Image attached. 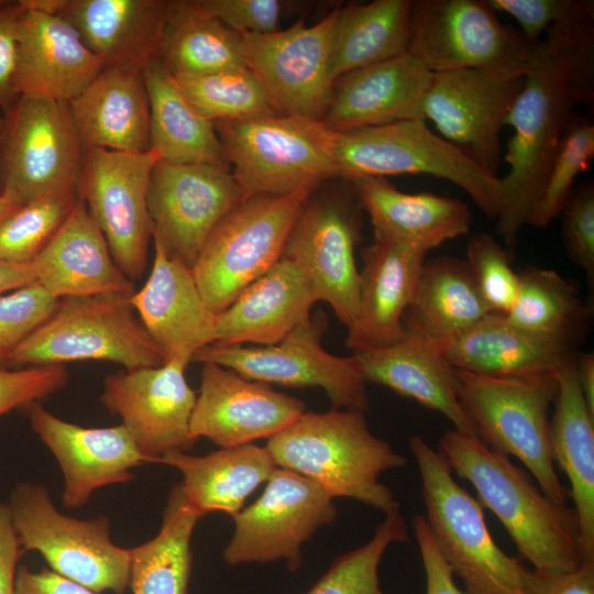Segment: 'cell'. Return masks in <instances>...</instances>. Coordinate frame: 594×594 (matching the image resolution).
I'll list each match as a JSON object with an SVG mask.
<instances>
[{
  "label": "cell",
  "instance_id": "6125c7cd",
  "mask_svg": "<svg viewBox=\"0 0 594 594\" xmlns=\"http://www.w3.org/2000/svg\"><path fill=\"white\" fill-rule=\"evenodd\" d=\"M2 120H3V116H2V110L0 109V130H1V125H2ZM2 193L1 190V184H0V194Z\"/></svg>",
  "mask_w": 594,
  "mask_h": 594
},
{
  "label": "cell",
  "instance_id": "6da1fadb",
  "mask_svg": "<svg viewBox=\"0 0 594 594\" xmlns=\"http://www.w3.org/2000/svg\"><path fill=\"white\" fill-rule=\"evenodd\" d=\"M594 98V12L553 23L536 44L506 120L514 129L499 178L497 232L513 248L574 119Z\"/></svg>",
  "mask_w": 594,
  "mask_h": 594
},
{
  "label": "cell",
  "instance_id": "8fae6325",
  "mask_svg": "<svg viewBox=\"0 0 594 594\" xmlns=\"http://www.w3.org/2000/svg\"><path fill=\"white\" fill-rule=\"evenodd\" d=\"M537 43L503 23L487 0H414L407 53L431 73L525 75Z\"/></svg>",
  "mask_w": 594,
  "mask_h": 594
},
{
  "label": "cell",
  "instance_id": "e0dca14e",
  "mask_svg": "<svg viewBox=\"0 0 594 594\" xmlns=\"http://www.w3.org/2000/svg\"><path fill=\"white\" fill-rule=\"evenodd\" d=\"M244 199L229 167L160 158L147 191L153 240L193 268L215 227Z\"/></svg>",
  "mask_w": 594,
  "mask_h": 594
},
{
  "label": "cell",
  "instance_id": "9c48e42d",
  "mask_svg": "<svg viewBox=\"0 0 594 594\" xmlns=\"http://www.w3.org/2000/svg\"><path fill=\"white\" fill-rule=\"evenodd\" d=\"M7 505L22 551L38 552L52 571L96 594H122L130 585L131 548L111 540L106 516L64 515L45 486L33 482L18 483Z\"/></svg>",
  "mask_w": 594,
  "mask_h": 594
},
{
  "label": "cell",
  "instance_id": "8992f818",
  "mask_svg": "<svg viewBox=\"0 0 594 594\" xmlns=\"http://www.w3.org/2000/svg\"><path fill=\"white\" fill-rule=\"evenodd\" d=\"M213 124L246 198L290 195L336 178L338 133L321 120L274 113Z\"/></svg>",
  "mask_w": 594,
  "mask_h": 594
},
{
  "label": "cell",
  "instance_id": "60d3db41",
  "mask_svg": "<svg viewBox=\"0 0 594 594\" xmlns=\"http://www.w3.org/2000/svg\"><path fill=\"white\" fill-rule=\"evenodd\" d=\"M518 277L516 299L503 317L524 331L575 348L587 312L574 282L536 266L520 270Z\"/></svg>",
  "mask_w": 594,
  "mask_h": 594
},
{
  "label": "cell",
  "instance_id": "74e56055",
  "mask_svg": "<svg viewBox=\"0 0 594 594\" xmlns=\"http://www.w3.org/2000/svg\"><path fill=\"white\" fill-rule=\"evenodd\" d=\"M413 0L350 2L336 10L330 76H340L407 53Z\"/></svg>",
  "mask_w": 594,
  "mask_h": 594
},
{
  "label": "cell",
  "instance_id": "30bf717a",
  "mask_svg": "<svg viewBox=\"0 0 594 594\" xmlns=\"http://www.w3.org/2000/svg\"><path fill=\"white\" fill-rule=\"evenodd\" d=\"M312 191L248 197L215 227L191 268L215 315L282 258L297 213Z\"/></svg>",
  "mask_w": 594,
  "mask_h": 594
},
{
  "label": "cell",
  "instance_id": "3957f363",
  "mask_svg": "<svg viewBox=\"0 0 594 594\" xmlns=\"http://www.w3.org/2000/svg\"><path fill=\"white\" fill-rule=\"evenodd\" d=\"M265 448L277 468L301 474L333 498H352L385 515L399 510L380 476L404 468L407 459L373 435L361 410L305 411Z\"/></svg>",
  "mask_w": 594,
  "mask_h": 594
},
{
  "label": "cell",
  "instance_id": "f1b7e54d",
  "mask_svg": "<svg viewBox=\"0 0 594 594\" xmlns=\"http://www.w3.org/2000/svg\"><path fill=\"white\" fill-rule=\"evenodd\" d=\"M170 1L61 0L57 13L107 65L143 68L160 58Z\"/></svg>",
  "mask_w": 594,
  "mask_h": 594
},
{
  "label": "cell",
  "instance_id": "4fadbf2b",
  "mask_svg": "<svg viewBox=\"0 0 594 594\" xmlns=\"http://www.w3.org/2000/svg\"><path fill=\"white\" fill-rule=\"evenodd\" d=\"M326 316H310L285 339L274 345L210 344L193 361L230 369L244 378L289 387H320L333 408L370 410L366 382L355 354L339 356L327 352L321 338Z\"/></svg>",
  "mask_w": 594,
  "mask_h": 594
},
{
  "label": "cell",
  "instance_id": "5b68a950",
  "mask_svg": "<svg viewBox=\"0 0 594 594\" xmlns=\"http://www.w3.org/2000/svg\"><path fill=\"white\" fill-rule=\"evenodd\" d=\"M557 372L502 377L454 369L458 398L476 436L518 459L544 494L566 503L568 491L557 475L549 441Z\"/></svg>",
  "mask_w": 594,
  "mask_h": 594
},
{
  "label": "cell",
  "instance_id": "7bdbcfd3",
  "mask_svg": "<svg viewBox=\"0 0 594 594\" xmlns=\"http://www.w3.org/2000/svg\"><path fill=\"white\" fill-rule=\"evenodd\" d=\"M408 539L399 510L385 515L372 538L339 556L306 594H387L380 585L382 558L391 544Z\"/></svg>",
  "mask_w": 594,
  "mask_h": 594
},
{
  "label": "cell",
  "instance_id": "7c38bea8",
  "mask_svg": "<svg viewBox=\"0 0 594 594\" xmlns=\"http://www.w3.org/2000/svg\"><path fill=\"white\" fill-rule=\"evenodd\" d=\"M84 154L68 102L20 96L0 130L1 190L21 205L54 191L78 194Z\"/></svg>",
  "mask_w": 594,
  "mask_h": 594
},
{
  "label": "cell",
  "instance_id": "d4e9b609",
  "mask_svg": "<svg viewBox=\"0 0 594 594\" xmlns=\"http://www.w3.org/2000/svg\"><path fill=\"white\" fill-rule=\"evenodd\" d=\"M432 73L410 54L349 72L333 81L321 119L336 133L407 120H425Z\"/></svg>",
  "mask_w": 594,
  "mask_h": 594
},
{
  "label": "cell",
  "instance_id": "484cf974",
  "mask_svg": "<svg viewBox=\"0 0 594 594\" xmlns=\"http://www.w3.org/2000/svg\"><path fill=\"white\" fill-rule=\"evenodd\" d=\"M358 309L345 345L353 353L388 346L404 336L409 307L426 254L399 242L375 238L362 253Z\"/></svg>",
  "mask_w": 594,
  "mask_h": 594
},
{
  "label": "cell",
  "instance_id": "91938a15",
  "mask_svg": "<svg viewBox=\"0 0 594 594\" xmlns=\"http://www.w3.org/2000/svg\"><path fill=\"white\" fill-rule=\"evenodd\" d=\"M575 370L579 386L588 409L594 414V355L592 352L578 353Z\"/></svg>",
  "mask_w": 594,
  "mask_h": 594
},
{
  "label": "cell",
  "instance_id": "816d5d0a",
  "mask_svg": "<svg viewBox=\"0 0 594 594\" xmlns=\"http://www.w3.org/2000/svg\"><path fill=\"white\" fill-rule=\"evenodd\" d=\"M198 1L209 14L239 34H268L278 31L284 7L278 0Z\"/></svg>",
  "mask_w": 594,
  "mask_h": 594
},
{
  "label": "cell",
  "instance_id": "ac0fdd59",
  "mask_svg": "<svg viewBox=\"0 0 594 594\" xmlns=\"http://www.w3.org/2000/svg\"><path fill=\"white\" fill-rule=\"evenodd\" d=\"M336 10L314 25L299 20L274 33L240 34L246 67L275 113L322 119L333 85L330 45Z\"/></svg>",
  "mask_w": 594,
  "mask_h": 594
},
{
  "label": "cell",
  "instance_id": "f35d334b",
  "mask_svg": "<svg viewBox=\"0 0 594 594\" xmlns=\"http://www.w3.org/2000/svg\"><path fill=\"white\" fill-rule=\"evenodd\" d=\"M160 61L173 76L248 68L240 34L209 14L198 0H172Z\"/></svg>",
  "mask_w": 594,
  "mask_h": 594
},
{
  "label": "cell",
  "instance_id": "11a10c76",
  "mask_svg": "<svg viewBox=\"0 0 594 594\" xmlns=\"http://www.w3.org/2000/svg\"><path fill=\"white\" fill-rule=\"evenodd\" d=\"M522 594H594V561L559 572L528 569Z\"/></svg>",
  "mask_w": 594,
  "mask_h": 594
},
{
  "label": "cell",
  "instance_id": "bcb514c9",
  "mask_svg": "<svg viewBox=\"0 0 594 594\" xmlns=\"http://www.w3.org/2000/svg\"><path fill=\"white\" fill-rule=\"evenodd\" d=\"M466 265L485 305L504 314L514 304L519 285L513 267V250L486 232L472 234L466 244Z\"/></svg>",
  "mask_w": 594,
  "mask_h": 594
},
{
  "label": "cell",
  "instance_id": "f5cc1de1",
  "mask_svg": "<svg viewBox=\"0 0 594 594\" xmlns=\"http://www.w3.org/2000/svg\"><path fill=\"white\" fill-rule=\"evenodd\" d=\"M24 10L20 1L0 0V109L6 112L19 98L14 90L18 24Z\"/></svg>",
  "mask_w": 594,
  "mask_h": 594
},
{
  "label": "cell",
  "instance_id": "f907efd6",
  "mask_svg": "<svg viewBox=\"0 0 594 594\" xmlns=\"http://www.w3.org/2000/svg\"><path fill=\"white\" fill-rule=\"evenodd\" d=\"M496 12L513 16L521 33L538 43L559 21L594 12L592 0H487Z\"/></svg>",
  "mask_w": 594,
  "mask_h": 594
},
{
  "label": "cell",
  "instance_id": "83f0119b",
  "mask_svg": "<svg viewBox=\"0 0 594 594\" xmlns=\"http://www.w3.org/2000/svg\"><path fill=\"white\" fill-rule=\"evenodd\" d=\"M301 271L282 257L216 317V345H274L310 317L317 302Z\"/></svg>",
  "mask_w": 594,
  "mask_h": 594
},
{
  "label": "cell",
  "instance_id": "7a4b0ae2",
  "mask_svg": "<svg viewBox=\"0 0 594 594\" xmlns=\"http://www.w3.org/2000/svg\"><path fill=\"white\" fill-rule=\"evenodd\" d=\"M438 452L472 484L481 505L498 518L534 569L559 572L582 563L574 509L544 494L507 455L457 429L440 437Z\"/></svg>",
  "mask_w": 594,
  "mask_h": 594
},
{
  "label": "cell",
  "instance_id": "5bb4252c",
  "mask_svg": "<svg viewBox=\"0 0 594 594\" xmlns=\"http://www.w3.org/2000/svg\"><path fill=\"white\" fill-rule=\"evenodd\" d=\"M262 495L232 516L234 532L222 552L229 565L283 560L289 571L301 564V544L338 510L334 498L309 479L276 468Z\"/></svg>",
  "mask_w": 594,
  "mask_h": 594
},
{
  "label": "cell",
  "instance_id": "52a82bcc",
  "mask_svg": "<svg viewBox=\"0 0 594 594\" xmlns=\"http://www.w3.org/2000/svg\"><path fill=\"white\" fill-rule=\"evenodd\" d=\"M131 296L102 293L61 298L18 348L12 367L108 361L125 370L157 367L164 356L138 317Z\"/></svg>",
  "mask_w": 594,
  "mask_h": 594
},
{
  "label": "cell",
  "instance_id": "db71d44e",
  "mask_svg": "<svg viewBox=\"0 0 594 594\" xmlns=\"http://www.w3.org/2000/svg\"><path fill=\"white\" fill-rule=\"evenodd\" d=\"M411 527L426 575V594H468L455 584L453 571L439 551L425 516L414 515Z\"/></svg>",
  "mask_w": 594,
  "mask_h": 594
},
{
  "label": "cell",
  "instance_id": "681fc988",
  "mask_svg": "<svg viewBox=\"0 0 594 594\" xmlns=\"http://www.w3.org/2000/svg\"><path fill=\"white\" fill-rule=\"evenodd\" d=\"M64 364L0 370V417L13 409L42 402L68 382Z\"/></svg>",
  "mask_w": 594,
  "mask_h": 594
},
{
  "label": "cell",
  "instance_id": "d6986e66",
  "mask_svg": "<svg viewBox=\"0 0 594 594\" xmlns=\"http://www.w3.org/2000/svg\"><path fill=\"white\" fill-rule=\"evenodd\" d=\"M524 76L483 69L432 73L424 118L432 121L441 138L464 151L486 174L498 177L501 133Z\"/></svg>",
  "mask_w": 594,
  "mask_h": 594
},
{
  "label": "cell",
  "instance_id": "f6af8a7d",
  "mask_svg": "<svg viewBox=\"0 0 594 594\" xmlns=\"http://www.w3.org/2000/svg\"><path fill=\"white\" fill-rule=\"evenodd\" d=\"M593 157L594 125L586 120L573 119L562 138L526 226L546 228L560 215L574 189L578 175L590 167Z\"/></svg>",
  "mask_w": 594,
  "mask_h": 594
},
{
  "label": "cell",
  "instance_id": "7402d4cb",
  "mask_svg": "<svg viewBox=\"0 0 594 594\" xmlns=\"http://www.w3.org/2000/svg\"><path fill=\"white\" fill-rule=\"evenodd\" d=\"M24 410L32 430L61 466L65 508L82 507L100 487L130 482L132 469L148 462L122 425L81 427L53 415L40 402Z\"/></svg>",
  "mask_w": 594,
  "mask_h": 594
},
{
  "label": "cell",
  "instance_id": "ee69618b",
  "mask_svg": "<svg viewBox=\"0 0 594 594\" xmlns=\"http://www.w3.org/2000/svg\"><path fill=\"white\" fill-rule=\"evenodd\" d=\"M78 198L75 191H54L12 211L0 221V260L30 264L56 233Z\"/></svg>",
  "mask_w": 594,
  "mask_h": 594
},
{
  "label": "cell",
  "instance_id": "44dd1931",
  "mask_svg": "<svg viewBox=\"0 0 594 594\" xmlns=\"http://www.w3.org/2000/svg\"><path fill=\"white\" fill-rule=\"evenodd\" d=\"M298 398L268 384L244 378L234 371L204 363L199 394L190 419V433L220 448L272 438L306 410Z\"/></svg>",
  "mask_w": 594,
  "mask_h": 594
},
{
  "label": "cell",
  "instance_id": "94428289",
  "mask_svg": "<svg viewBox=\"0 0 594 594\" xmlns=\"http://www.w3.org/2000/svg\"><path fill=\"white\" fill-rule=\"evenodd\" d=\"M21 204L18 199L8 191L0 194V221L9 216L12 211L19 208Z\"/></svg>",
  "mask_w": 594,
  "mask_h": 594
},
{
  "label": "cell",
  "instance_id": "4316f807",
  "mask_svg": "<svg viewBox=\"0 0 594 594\" xmlns=\"http://www.w3.org/2000/svg\"><path fill=\"white\" fill-rule=\"evenodd\" d=\"M30 264L35 280L56 299L102 293L133 295L136 290L116 264L105 235L80 198Z\"/></svg>",
  "mask_w": 594,
  "mask_h": 594
},
{
  "label": "cell",
  "instance_id": "ab89813d",
  "mask_svg": "<svg viewBox=\"0 0 594 594\" xmlns=\"http://www.w3.org/2000/svg\"><path fill=\"white\" fill-rule=\"evenodd\" d=\"M202 516L175 485L163 512L158 534L131 548L132 594H187L191 575V537Z\"/></svg>",
  "mask_w": 594,
  "mask_h": 594
},
{
  "label": "cell",
  "instance_id": "6f0895ef",
  "mask_svg": "<svg viewBox=\"0 0 594 594\" xmlns=\"http://www.w3.org/2000/svg\"><path fill=\"white\" fill-rule=\"evenodd\" d=\"M22 553L8 505L0 501V594H16V564Z\"/></svg>",
  "mask_w": 594,
  "mask_h": 594
},
{
  "label": "cell",
  "instance_id": "603a6c76",
  "mask_svg": "<svg viewBox=\"0 0 594 594\" xmlns=\"http://www.w3.org/2000/svg\"><path fill=\"white\" fill-rule=\"evenodd\" d=\"M154 241V261L131 304L165 363L188 365L201 349L215 343L216 317L205 302L193 270Z\"/></svg>",
  "mask_w": 594,
  "mask_h": 594
},
{
  "label": "cell",
  "instance_id": "b9f144b4",
  "mask_svg": "<svg viewBox=\"0 0 594 594\" xmlns=\"http://www.w3.org/2000/svg\"><path fill=\"white\" fill-rule=\"evenodd\" d=\"M174 77L188 101L211 122L275 113L249 68Z\"/></svg>",
  "mask_w": 594,
  "mask_h": 594
},
{
  "label": "cell",
  "instance_id": "8d00e7d4",
  "mask_svg": "<svg viewBox=\"0 0 594 594\" xmlns=\"http://www.w3.org/2000/svg\"><path fill=\"white\" fill-rule=\"evenodd\" d=\"M142 70L150 102L151 148L160 158L230 168L213 122L188 101L160 58L148 62Z\"/></svg>",
  "mask_w": 594,
  "mask_h": 594
},
{
  "label": "cell",
  "instance_id": "d590c367",
  "mask_svg": "<svg viewBox=\"0 0 594 594\" xmlns=\"http://www.w3.org/2000/svg\"><path fill=\"white\" fill-rule=\"evenodd\" d=\"M490 314L465 260L440 256L425 261L404 330L444 344Z\"/></svg>",
  "mask_w": 594,
  "mask_h": 594
},
{
  "label": "cell",
  "instance_id": "9f6ffc18",
  "mask_svg": "<svg viewBox=\"0 0 594 594\" xmlns=\"http://www.w3.org/2000/svg\"><path fill=\"white\" fill-rule=\"evenodd\" d=\"M16 594H96L47 569L31 571L21 565L15 575Z\"/></svg>",
  "mask_w": 594,
  "mask_h": 594
},
{
  "label": "cell",
  "instance_id": "2e32d148",
  "mask_svg": "<svg viewBox=\"0 0 594 594\" xmlns=\"http://www.w3.org/2000/svg\"><path fill=\"white\" fill-rule=\"evenodd\" d=\"M362 207L349 191L310 199L299 209L288 234L284 258L309 282L318 301H326L346 329L354 320L360 271L355 245L361 235Z\"/></svg>",
  "mask_w": 594,
  "mask_h": 594
},
{
  "label": "cell",
  "instance_id": "680465c9",
  "mask_svg": "<svg viewBox=\"0 0 594 594\" xmlns=\"http://www.w3.org/2000/svg\"><path fill=\"white\" fill-rule=\"evenodd\" d=\"M35 280L31 264H13L0 260V295Z\"/></svg>",
  "mask_w": 594,
  "mask_h": 594
},
{
  "label": "cell",
  "instance_id": "e575fe53",
  "mask_svg": "<svg viewBox=\"0 0 594 594\" xmlns=\"http://www.w3.org/2000/svg\"><path fill=\"white\" fill-rule=\"evenodd\" d=\"M156 462L180 472L185 499L202 517L211 512L234 516L277 468L265 447L251 443L221 448L200 457L172 451Z\"/></svg>",
  "mask_w": 594,
  "mask_h": 594
},
{
  "label": "cell",
  "instance_id": "836d02e7",
  "mask_svg": "<svg viewBox=\"0 0 594 594\" xmlns=\"http://www.w3.org/2000/svg\"><path fill=\"white\" fill-rule=\"evenodd\" d=\"M441 346L454 369L502 377L553 373L578 354L574 346L513 326L502 314H490Z\"/></svg>",
  "mask_w": 594,
  "mask_h": 594
},
{
  "label": "cell",
  "instance_id": "d6a6232c",
  "mask_svg": "<svg viewBox=\"0 0 594 594\" xmlns=\"http://www.w3.org/2000/svg\"><path fill=\"white\" fill-rule=\"evenodd\" d=\"M575 359L576 355L557 372L549 441L553 463L564 472L571 486L582 561H594V414L579 386Z\"/></svg>",
  "mask_w": 594,
  "mask_h": 594
},
{
  "label": "cell",
  "instance_id": "1f68e13d",
  "mask_svg": "<svg viewBox=\"0 0 594 594\" xmlns=\"http://www.w3.org/2000/svg\"><path fill=\"white\" fill-rule=\"evenodd\" d=\"M374 237L408 245L424 254L463 237L471 228V211L461 200L432 193H403L382 177L350 182Z\"/></svg>",
  "mask_w": 594,
  "mask_h": 594
},
{
  "label": "cell",
  "instance_id": "7dc6e473",
  "mask_svg": "<svg viewBox=\"0 0 594 594\" xmlns=\"http://www.w3.org/2000/svg\"><path fill=\"white\" fill-rule=\"evenodd\" d=\"M58 299L36 280L0 295V370H11L18 348L51 316Z\"/></svg>",
  "mask_w": 594,
  "mask_h": 594
},
{
  "label": "cell",
  "instance_id": "f546056e",
  "mask_svg": "<svg viewBox=\"0 0 594 594\" xmlns=\"http://www.w3.org/2000/svg\"><path fill=\"white\" fill-rule=\"evenodd\" d=\"M68 105L85 147L130 153L151 150L150 102L142 68L107 65Z\"/></svg>",
  "mask_w": 594,
  "mask_h": 594
},
{
  "label": "cell",
  "instance_id": "ffe728a7",
  "mask_svg": "<svg viewBox=\"0 0 594 594\" xmlns=\"http://www.w3.org/2000/svg\"><path fill=\"white\" fill-rule=\"evenodd\" d=\"M187 365L173 360L157 367L120 370L103 380L100 400L148 462L172 451L190 450L196 439L190 419L196 393L185 377Z\"/></svg>",
  "mask_w": 594,
  "mask_h": 594
},
{
  "label": "cell",
  "instance_id": "c3c4849f",
  "mask_svg": "<svg viewBox=\"0 0 594 594\" xmlns=\"http://www.w3.org/2000/svg\"><path fill=\"white\" fill-rule=\"evenodd\" d=\"M562 241L573 263L585 272L588 283L594 282V187L587 183L574 188L564 204Z\"/></svg>",
  "mask_w": 594,
  "mask_h": 594
},
{
  "label": "cell",
  "instance_id": "ba28073f",
  "mask_svg": "<svg viewBox=\"0 0 594 594\" xmlns=\"http://www.w3.org/2000/svg\"><path fill=\"white\" fill-rule=\"evenodd\" d=\"M336 178L430 175L465 191L490 219H497L499 177L486 174L464 151L435 134L424 120L398 121L338 133Z\"/></svg>",
  "mask_w": 594,
  "mask_h": 594
},
{
  "label": "cell",
  "instance_id": "4dcf8cb0",
  "mask_svg": "<svg viewBox=\"0 0 594 594\" xmlns=\"http://www.w3.org/2000/svg\"><path fill=\"white\" fill-rule=\"evenodd\" d=\"M353 354L366 383L411 398L442 414L454 429L476 436L458 398L454 367L440 343L404 330L402 339L388 346Z\"/></svg>",
  "mask_w": 594,
  "mask_h": 594
},
{
  "label": "cell",
  "instance_id": "9a60e30c",
  "mask_svg": "<svg viewBox=\"0 0 594 594\" xmlns=\"http://www.w3.org/2000/svg\"><path fill=\"white\" fill-rule=\"evenodd\" d=\"M158 160L152 148L130 153L85 147L78 197L99 226L116 264L131 282L143 276L147 264L153 239L147 191Z\"/></svg>",
  "mask_w": 594,
  "mask_h": 594
},
{
  "label": "cell",
  "instance_id": "cb8c5ba5",
  "mask_svg": "<svg viewBox=\"0 0 594 594\" xmlns=\"http://www.w3.org/2000/svg\"><path fill=\"white\" fill-rule=\"evenodd\" d=\"M21 3L15 94L69 102L106 64L58 13Z\"/></svg>",
  "mask_w": 594,
  "mask_h": 594
},
{
  "label": "cell",
  "instance_id": "277c9868",
  "mask_svg": "<svg viewBox=\"0 0 594 594\" xmlns=\"http://www.w3.org/2000/svg\"><path fill=\"white\" fill-rule=\"evenodd\" d=\"M416 460L426 521L443 559L468 594H522L528 568L494 541L483 506L454 480L438 450L415 435Z\"/></svg>",
  "mask_w": 594,
  "mask_h": 594
}]
</instances>
